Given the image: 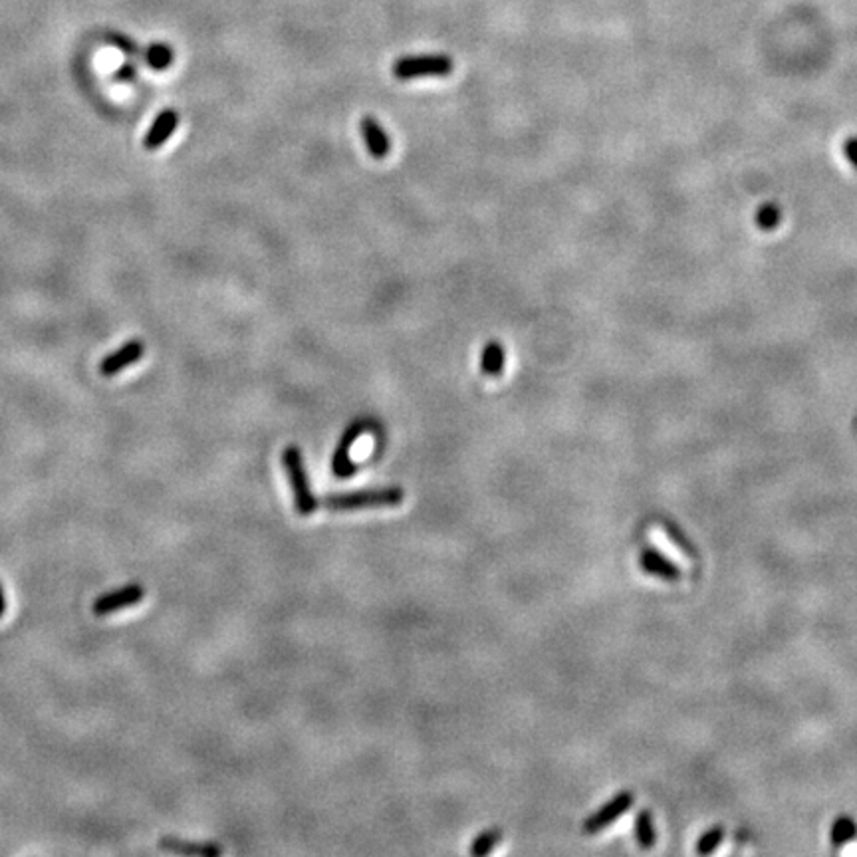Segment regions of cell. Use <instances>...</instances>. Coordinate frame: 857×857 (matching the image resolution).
Returning a JSON list of instances; mask_svg holds the SVG:
<instances>
[{"instance_id":"obj_1","label":"cell","mask_w":857,"mask_h":857,"mask_svg":"<svg viewBox=\"0 0 857 857\" xmlns=\"http://www.w3.org/2000/svg\"><path fill=\"white\" fill-rule=\"evenodd\" d=\"M403 500L405 490L401 487H382L328 494V497L320 500V505H324L330 512H356L366 508L400 507Z\"/></svg>"},{"instance_id":"obj_2","label":"cell","mask_w":857,"mask_h":857,"mask_svg":"<svg viewBox=\"0 0 857 857\" xmlns=\"http://www.w3.org/2000/svg\"><path fill=\"white\" fill-rule=\"evenodd\" d=\"M282 465L288 474L290 487L294 492V508L298 516H310L320 508V500L314 497L310 489V479L304 465V455L296 445H288L282 450Z\"/></svg>"},{"instance_id":"obj_3","label":"cell","mask_w":857,"mask_h":857,"mask_svg":"<svg viewBox=\"0 0 857 857\" xmlns=\"http://www.w3.org/2000/svg\"><path fill=\"white\" fill-rule=\"evenodd\" d=\"M391 72L397 79H401V82L425 76H449L453 72V60L443 54L405 56L395 60Z\"/></svg>"},{"instance_id":"obj_4","label":"cell","mask_w":857,"mask_h":857,"mask_svg":"<svg viewBox=\"0 0 857 857\" xmlns=\"http://www.w3.org/2000/svg\"><path fill=\"white\" fill-rule=\"evenodd\" d=\"M367 427H369V421H356L343 431L340 443L332 455V471L340 481L351 479V476L358 473V465L351 461L350 453H351V447L356 445V441L364 435Z\"/></svg>"},{"instance_id":"obj_5","label":"cell","mask_w":857,"mask_h":857,"mask_svg":"<svg viewBox=\"0 0 857 857\" xmlns=\"http://www.w3.org/2000/svg\"><path fill=\"white\" fill-rule=\"evenodd\" d=\"M631 803H633V794L627 790L620 792L615 798L609 800L606 806L599 808L596 814H591L588 820H584V834H597L607 826H612L617 818H622L625 812L631 808Z\"/></svg>"},{"instance_id":"obj_6","label":"cell","mask_w":857,"mask_h":857,"mask_svg":"<svg viewBox=\"0 0 857 857\" xmlns=\"http://www.w3.org/2000/svg\"><path fill=\"white\" fill-rule=\"evenodd\" d=\"M145 594H147V591L141 584H129L126 588H121L118 591H111V594H105V596L95 599L94 606H92V612L95 615H100V617L116 614V612H119V609H126V607L139 604L141 599L145 597Z\"/></svg>"},{"instance_id":"obj_7","label":"cell","mask_w":857,"mask_h":857,"mask_svg":"<svg viewBox=\"0 0 857 857\" xmlns=\"http://www.w3.org/2000/svg\"><path fill=\"white\" fill-rule=\"evenodd\" d=\"M639 565L645 573L663 581H679L683 578V572L679 570V565L665 558L655 548H643L639 556Z\"/></svg>"},{"instance_id":"obj_8","label":"cell","mask_w":857,"mask_h":857,"mask_svg":"<svg viewBox=\"0 0 857 857\" xmlns=\"http://www.w3.org/2000/svg\"><path fill=\"white\" fill-rule=\"evenodd\" d=\"M144 353H145V346L141 343L139 340H129L123 343V346L119 350H116L113 353H110L108 358H103L102 361V366H100V371L103 375H116L119 374L121 369H126L129 366H134L136 361H139L141 358H144Z\"/></svg>"},{"instance_id":"obj_9","label":"cell","mask_w":857,"mask_h":857,"mask_svg":"<svg viewBox=\"0 0 857 857\" xmlns=\"http://www.w3.org/2000/svg\"><path fill=\"white\" fill-rule=\"evenodd\" d=\"M177 126H179V113H177V111L171 110V108L163 110V111L159 113V116L153 119L152 128H149V131L145 134V137H144V147L149 149V152H155V149L161 147V145L165 144V141L175 134Z\"/></svg>"},{"instance_id":"obj_10","label":"cell","mask_w":857,"mask_h":857,"mask_svg":"<svg viewBox=\"0 0 857 857\" xmlns=\"http://www.w3.org/2000/svg\"><path fill=\"white\" fill-rule=\"evenodd\" d=\"M359 131H361V137L366 141V147L371 153V157L375 159L387 157V153H390L391 149V141H390V136L385 134V129L382 128V123H379L375 118L366 116L359 121Z\"/></svg>"},{"instance_id":"obj_11","label":"cell","mask_w":857,"mask_h":857,"mask_svg":"<svg viewBox=\"0 0 857 857\" xmlns=\"http://www.w3.org/2000/svg\"><path fill=\"white\" fill-rule=\"evenodd\" d=\"M159 847L163 852L179 853V855H199V857H218L223 853V847L213 842H189V839L165 836L159 839Z\"/></svg>"},{"instance_id":"obj_12","label":"cell","mask_w":857,"mask_h":857,"mask_svg":"<svg viewBox=\"0 0 857 857\" xmlns=\"http://www.w3.org/2000/svg\"><path fill=\"white\" fill-rule=\"evenodd\" d=\"M505 369V346L499 340H490L482 350L481 371L489 377H499Z\"/></svg>"},{"instance_id":"obj_13","label":"cell","mask_w":857,"mask_h":857,"mask_svg":"<svg viewBox=\"0 0 857 857\" xmlns=\"http://www.w3.org/2000/svg\"><path fill=\"white\" fill-rule=\"evenodd\" d=\"M857 837V824L850 816H839L834 820L832 829H829V842L834 850H842L845 844L853 842Z\"/></svg>"},{"instance_id":"obj_14","label":"cell","mask_w":857,"mask_h":857,"mask_svg":"<svg viewBox=\"0 0 857 857\" xmlns=\"http://www.w3.org/2000/svg\"><path fill=\"white\" fill-rule=\"evenodd\" d=\"M635 837H638V844L641 850H651L655 845V826H653V816L649 810H641L638 818H635Z\"/></svg>"},{"instance_id":"obj_15","label":"cell","mask_w":857,"mask_h":857,"mask_svg":"<svg viewBox=\"0 0 857 857\" xmlns=\"http://www.w3.org/2000/svg\"><path fill=\"white\" fill-rule=\"evenodd\" d=\"M500 842H502V829L500 828L484 829L482 834H479L473 839L471 847H468V853L476 855V857L489 855Z\"/></svg>"},{"instance_id":"obj_16","label":"cell","mask_w":857,"mask_h":857,"mask_svg":"<svg viewBox=\"0 0 857 857\" xmlns=\"http://www.w3.org/2000/svg\"><path fill=\"white\" fill-rule=\"evenodd\" d=\"M661 526H663V530H665V534L669 536V540L673 542L679 548V550H681L687 556V558H691V560L696 558V548L693 546L691 540H688V536L683 532V530L673 523V520H661Z\"/></svg>"},{"instance_id":"obj_17","label":"cell","mask_w":857,"mask_h":857,"mask_svg":"<svg viewBox=\"0 0 857 857\" xmlns=\"http://www.w3.org/2000/svg\"><path fill=\"white\" fill-rule=\"evenodd\" d=\"M173 58H175L173 50H171L169 44H165V42H155L145 50L147 64H149V68H153V70H167L173 64Z\"/></svg>"},{"instance_id":"obj_18","label":"cell","mask_w":857,"mask_h":857,"mask_svg":"<svg viewBox=\"0 0 857 857\" xmlns=\"http://www.w3.org/2000/svg\"><path fill=\"white\" fill-rule=\"evenodd\" d=\"M722 839H724V828L721 826H714L711 828L709 832H705L701 837H699V842H696V853L699 855H709L713 853L717 847L722 844Z\"/></svg>"},{"instance_id":"obj_19","label":"cell","mask_w":857,"mask_h":857,"mask_svg":"<svg viewBox=\"0 0 857 857\" xmlns=\"http://www.w3.org/2000/svg\"><path fill=\"white\" fill-rule=\"evenodd\" d=\"M756 225L758 228H762V231H772V228L780 225V209L772 205V202L760 207L756 213Z\"/></svg>"},{"instance_id":"obj_20","label":"cell","mask_w":857,"mask_h":857,"mask_svg":"<svg viewBox=\"0 0 857 857\" xmlns=\"http://www.w3.org/2000/svg\"><path fill=\"white\" fill-rule=\"evenodd\" d=\"M108 40L113 44V46H118L121 52H126L128 56H137L139 54L136 42L131 38H126L123 34H111Z\"/></svg>"},{"instance_id":"obj_21","label":"cell","mask_w":857,"mask_h":857,"mask_svg":"<svg viewBox=\"0 0 857 857\" xmlns=\"http://www.w3.org/2000/svg\"><path fill=\"white\" fill-rule=\"evenodd\" d=\"M844 152H845V157L850 159V163L853 167H857V137H850L845 141Z\"/></svg>"},{"instance_id":"obj_22","label":"cell","mask_w":857,"mask_h":857,"mask_svg":"<svg viewBox=\"0 0 857 857\" xmlns=\"http://www.w3.org/2000/svg\"><path fill=\"white\" fill-rule=\"evenodd\" d=\"M118 79H121V82H134L136 79V68L134 64H126L123 66L119 72H118Z\"/></svg>"},{"instance_id":"obj_23","label":"cell","mask_w":857,"mask_h":857,"mask_svg":"<svg viewBox=\"0 0 857 857\" xmlns=\"http://www.w3.org/2000/svg\"><path fill=\"white\" fill-rule=\"evenodd\" d=\"M6 612V599H4V591H3V584H0V617L4 615Z\"/></svg>"}]
</instances>
